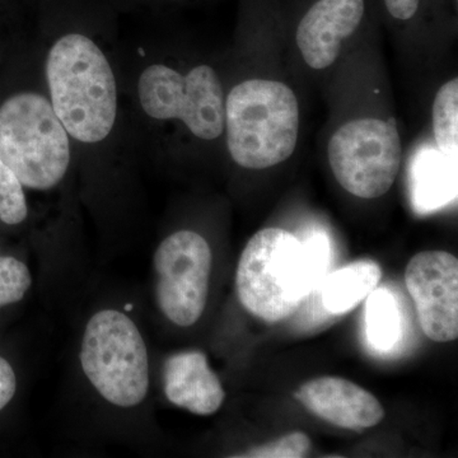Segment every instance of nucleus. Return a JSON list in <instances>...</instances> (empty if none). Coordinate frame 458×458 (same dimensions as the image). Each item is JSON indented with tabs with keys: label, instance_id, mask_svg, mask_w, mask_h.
<instances>
[{
	"label": "nucleus",
	"instance_id": "nucleus-1",
	"mask_svg": "<svg viewBox=\"0 0 458 458\" xmlns=\"http://www.w3.org/2000/svg\"><path fill=\"white\" fill-rule=\"evenodd\" d=\"M330 259L325 234L316 233L301 242L284 229H262L247 242L238 261L240 302L256 318L282 321L319 285Z\"/></svg>",
	"mask_w": 458,
	"mask_h": 458
},
{
	"label": "nucleus",
	"instance_id": "nucleus-2",
	"mask_svg": "<svg viewBox=\"0 0 458 458\" xmlns=\"http://www.w3.org/2000/svg\"><path fill=\"white\" fill-rule=\"evenodd\" d=\"M47 98L78 143L106 140L117 119V82L106 54L80 32L60 36L45 62Z\"/></svg>",
	"mask_w": 458,
	"mask_h": 458
},
{
	"label": "nucleus",
	"instance_id": "nucleus-3",
	"mask_svg": "<svg viewBox=\"0 0 458 458\" xmlns=\"http://www.w3.org/2000/svg\"><path fill=\"white\" fill-rule=\"evenodd\" d=\"M229 155L238 165L264 170L293 155L300 106L293 90L274 81L237 84L225 99Z\"/></svg>",
	"mask_w": 458,
	"mask_h": 458
},
{
	"label": "nucleus",
	"instance_id": "nucleus-4",
	"mask_svg": "<svg viewBox=\"0 0 458 458\" xmlns=\"http://www.w3.org/2000/svg\"><path fill=\"white\" fill-rule=\"evenodd\" d=\"M0 159L25 189L50 191L64 181L71 137L47 96L23 90L0 105Z\"/></svg>",
	"mask_w": 458,
	"mask_h": 458
},
{
	"label": "nucleus",
	"instance_id": "nucleus-5",
	"mask_svg": "<svg viewBox=\"0 0 458 458\" xmlns=\"http://www.w3.org/2000/svg\"><path fill=\"white\" fill-rule=\"evenodd\" d=\"M80 363L93 390L116 408H137L149 393L146 340L134 319L120 310H99L90 316L81 340Z\"/></svg>",
	"mask_w": 458,
	"mask_h": 458
},
{
	"label": "nucleus",
	"instance_id": "nucleus-6",
	"mask_svg": "<svg viewBox=\"0 0 458 458\" xmlns=\"http://www.w3.org/2000/svg\"><path fill=\"white\" fill-rule=\"evenodd\" d=\"M138 99L149 119L179 120L199 140H214L225 131V92L212 66L198 65L188 73L165 64L147 66L138 81Z\"/></svg>",
	"mask_w": 458,
	"mask_h": 458
},
{
	"label": "nucleus",
	"instance_id": "nucleus-7",
	"mask_svg": "<svg viewBox=\"0 0 458 458\" xmlns=\"http://www.w3.org/2000/svg\"><path fill=\"white\" fill-rule=\"evenodd\" d=\"M403 148L393 120L358 119L337 129L328 161L337 182L354 197L385 195L400 171Z\"/></svg>",
	"mask_w": 458,
	"mask_h": 458
},
{
	"label": "nucleus",
	"instance_id": "nucleus-8",
	"mask_svg": "<svg viewBox=\"0 0 458 458\" xmlns=\"http://www.w3.org/2000/svg\"><path fill=\"white\" fill-rule=\"evenodd\" d=\"M213 255L201 234L189 229L165 237L153 255L155 297L159 311L180 327H190L207 307Z\"/></svg>",
	"mask_w": 458,
	"mask_h": 458
},
{
	"label": "nucleus",
	"instance_id": "nucleus-9",
	"mask_svg": "<svg viewBox=\"0 0 458 458\" xmlns=\"http://www.w3.org/2000/svg\"><path fill=\"white\" fill-rule=\"evenodd\" d=\"M405 284L424 334L437 343L458 337V260L445 251H423L409 261Z\"/></svg>",
	"mask_w": 458,
	"mask_h": 458
},
{
	"label": "nucleus",
	"instance_id": "nucleus-10",
	"mask_svg": "<svg viewBox=\"0 0 458 458\" xmlns=\"http://www.w3.org/2000/svg\"><path fill=\"white\" fill-rule=\"evenodd\" d=\"M295 397L316 417L355 432L375 427L385 418L381 403L372 394L339 377L306 382Z\"/></svg>",
	"mask_w": 458,
	"mask_h": 458
},
{
	"label": "nucleus",
	"instance_id": "nucleus-11",
	"mask_svg": "<svg viewBox=\"0 0 458 458\" xmlns=\"http://www.w3.org/2000/svg\"><path fill=\"white\" fill-rule=\"evenodd\" d=\"M364 0H318L297 29V45L304 62L313 69L335 63L345 38L360 25Z\"/></svg>",
	"mask_w": 458,
	"mask_h": 458
},
{
	"label": "nucleus",
	"instance_id": "nucleus-12",
	"mask_svg": "<svg viewBox=\"0 0 458 458\" xmlns=\"http://www.w3.org/2000/svg\"><path fill=\"white\" fill-rule=\"evenodd\" d=\"M162 384L167 400L191 414L209 417L225 403V391L221 379L201 352L170 355L162 370Z\"/></svg>",
	"mask_w": 458,
	"mask_h": 458
},
{
	"label": "nucleus",
	"instance_id": "nucleus-13",
	"mask_svg": "<svg viewBox=\"0 0 458 458\" xmlns=\"http://www.w3.org/2000/svg\"><path fill=\"white\" fill-rule=\"evenodd\" d=\"M410 194L415 210L421 214L441 209L457 194V158L438 148L421 147L409 167Z\"/></svg>",
	"mask_w": 458,
	"mask_h": 458
},
{
	"label": "nucleus",
	"instance_id": "nucleus-14",
	"mask_svg": "<svg viewBox=\"0 0 458 458\" xmlns=\"http://www.w3.org/2000/svg\"><path fill=\"white\" fill-rule=\"evenodd\" d=\"M382 270L373 261H357L322 279V306L331 315H342L358 306L378 285Z\"/></svg>",
	"mask_w": 458,
	"mask_h": 458
},
{
	"label": "nucleus",
	"instance_id": "nucleus-15",
	"mask_svg": "<svg viewBox=\"0 0 458 458\" xmlns=\"http://www.w3.org/2000/svg\"><path fill=\"white\" fill-rule=\"evenodd\" d=\"M367 336L370 345L379 352H388L401 335L399 303L387 288L375 289L366 306Z\"/></svg>",
	"mask_w": 458,
	"mask_h": 458
},
{
	"label": "nucleus",
	"instance_id": "nucleus-16",
	"mask_svg": "<svg viewBox=\"0 0 458 458\" xmlns=\"http://www.w3.org/2000/svg\"><path fill=\"white\" fill-rule=\"evenodd\" d=\"M433 131L437 148L457 158L458 150V80L443 84L433 105Z\"/></svg>",
	"mask_w": 458,
	"mask_h": 458
},
{
	"label": "nucleus",
	"instance_id": "nucleus-17",
	"mask_svg": "<svg viewBox=\"0 0 458 458\" xmlns=\"http://www.w3.org/2000/svg\"><path fill=\"white\" fill-rule=\"evenodd\" d=\"M29 218L25 188L14 172L0 159V222L20 225Z\"/></svg>",
	"mask_w": 458,
	"mask_h": 458
},
{
	"label": "nucleus",
	"instance_id": "nucleus-18",
	"mask_svg": "<svg viewBox=\"0 0 458 458\" xmlns=\"http://www.w3.org/2000/svg\"><path fill=\"white\" fill-rule=\"evenodd\" d=\"M32 286V274L25 261L0 254V309L21 302Z\"/></svg>",
	"mask_w": 458,
	"mask_h": 458
},
{
	"label": "nucleus",
	"instance_id": "nucleus-19",
	"mask_svg": "<svg viewBox=\"0 0 458 458\" xmlns=\"http://www.w3.org/2000/svg\"><path fill=\"white\" fill-rule=\"evenodd\" d=\"M311 451V439L302 432L286 434L276 441L261 447L252 448L241 457L256 458H301Z\"/></svg>",
	"mask_w": 458,
	"mask_h": 458
},
{
	"label": "nucleus",
	"instance_id": "nucleus-20",
	"mask_svg": "<svg viewBox=\"0 0 458 458\" xmlns=\"http://www.w3.org/2000/svg\"><path fill=\"white\" fill-rule=\"evenodd\" d=\"M17 387L16 370L4 357L0 355V412L7 408L16 396Z\"/></svg>",
	"mask_w": 458,
	"mask_h": 458
},
{
	"label": "nucleus",
	"instance_id": "nucleus-21",
	"mask_svg": "<svg viewBox=\"0 0 458 458\" xmlns=\"http://www.w3.org/2000/svg\"><path fill=\"white\" fill-rule=\"evenodd\" d=\"M385 3L391 16L401 21L414 17L419 7V0H385Z\"/></svg>",
	"mask_w": 458,
	"mask_h": 458
}]
</instances>
